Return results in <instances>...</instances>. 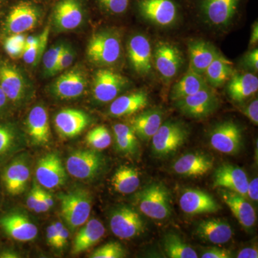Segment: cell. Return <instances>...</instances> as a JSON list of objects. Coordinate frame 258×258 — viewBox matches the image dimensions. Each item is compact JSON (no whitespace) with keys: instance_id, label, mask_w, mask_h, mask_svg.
Wrapping results in <instances>:
<instances>
[{"instance_id":"6da1fadb","label":"cell","mask_w":258,"mask_h":258,"mask_svg":"<svg viewBox=\"0 0 258 258\" xmlns=\"http://www.w3.org/2000/svg\"><path fill=\"white\" fill-rule=\"evenodd\" d=\"M136 204L144 215L154 220H165L171 214L170 192L161 183L147 185L135 195Z\"/></svg>"},{"instance_id":"7a4b0ae2","label":"cell","mask_w":258,"mask_h":258,"mask_svg":"<svg viewBox=\"0 0 258 258\" xmlns=\"http://www.w3.org/2000/svg\"><path fill=\"white\" fill-rule=\"evenodd\" d=\"M61 215L70 229L76 230L87 222L92 208V198L87 190L77 188L59 195Z\"/></svg>"},{"instance_id":"3957f363","label":"cell","mask_w":258,"mask_h":258,"mask_svg":"<svg viewBox=\"0 0 258 258\" xmlns=\"http://www.w3.org/2000/svg\"><path fill=\"white\" fill-rule=\"evenodd\" d=\"M189 136V128L184 123L167 120L161 123L152 138L153 153L158 157H170L184 146Z\"/></svg>"},{"instance_id":"277c9868","label":"cell","mask_w":258,"mask_h":258,"mask_svg":"<svg viewBox=\"0 0 258 258\" xmlns=\"http://www.w3.org/2000/svg\"><path fill=\"white\" fill-rule=\"evenodd\" d=\"M86 54L88 60L99 66H111L118 62L121 55L119 35L103 31L93 35L89 40Z\"/></svg>"},{"instance_id":"5b68a950","label":"cell","mask_w":258,"mask_h":258,"mask_svg":"<svg viewBox=\"0 0 258 258\" xmlns=\"http://www.w3.org/2000/svg\"><path fill=\"white\" fill-rule=\"evenodd\" d=\"M135 6L142 18L161 27L175 23L181 8L179 0H135Z\"/></svg>"},{"instance_id":"8992f818","label":"cell","mask_w":258,"mask_h":258,"mask_svg":"<svg viewBox=\"0 0 258 258\" xmlns=\"http://www.w3.org/2000/svg\"><path fill=\"white\" fill-rule=\"evenodd\" d=\"M246 0H195L196 9L207 23L227 26L233 20Z\"/></svg>"},{"instance_id":"52a82bcc","label":"cell","mask_w":258,"mask_h":258,"mask_svg":"<svg viewBox=\"0 0 258 258\" xmlns=\"http://www.w3.org/2000/svg\"><path fill=\"white\" fill-rule=\"evenodd\" d=\"M105 164L104 157L96 150H77L69 156L66 170L79 179H91L99 174Z\"/></svg>"},{"instance_id":"ba28073f","label":"cell","mask_w":258,"mask_h":258,"mask_svg":"<svg viewBox=\"0 0 258 258\" xmlns=\"http://www.w3.org/2000/svg\"><path fill=\"white\" fill-rule=\"evenodd\" d=\"M220 106L217 95L208 87L175 101L179 111L190 118L200 119L212 115Z\"/></svg>"},{"instance_id":"9c48e42d","label":"cell","mask_w":258,"mask_h":258,"mask_svg":"<svg viewBox=\"0 0 258 258\" xmlns=\"http://www.w3.org/2000/svg\"><path fill=\"white\" fill-rule=\"evenodd\" d=\"M210 143L222 154H238L242 147V131L233 120H225L215 125L210 134Z\"/></svg>"},{"instance_id":"30bf717a","label":"cell","mask_w":258,"mask_h":258,"mask_svg":"<svg viewBox=\"0 0 258 258\" xmlns=\"http://www.w3.org/2000/svg\"><path fill=\"white\" fill-rule=\"evenodd\" d=\"M112 232L122 240H130L143 233L145 223L138 212L128 206L117 208L111 214Z\"/></svg>"},{"instance_id":"8fae6325","label":"cell","mask_w":258,"mask_h":258,"mask_svg":"<svg viewBox=\"0 0 258 258\" xmlns=\"http://www.w3.org/2000/svg\"><path fill=\"white\" fill-rule=\"evenodd\" d=\"M128 84L124 76L110 69H99L93 79V95L99 103L113 101Z\"/></svg>"},{"instance_id":"7c38bea8","label":"cell","mask_w":258,"mask_h":258,"mask_svg":"<svg viewBox=\"0 0 258 258\" xmlns=\"http://www.w3.org/2000/svg\"><path fill=\"white\" fill-rule=\"evenodd\" d=\"M35 176L37 182L48 189H55L66 182L67 175L60 156L49 153L37 162Z\"/></svg>"},{"instance_id":"4fadbf2b","label":"cell","mask_w":258,"mask_h":258,"mask_svg":"<svg viewBox=\"0 0 258 258\" xmlns=\"http://www.w3.org/2000/svg\"><path fill=\"white\" fill-rule=\"evenodd\" d=\"M184 63L182 52L175 45L160 42L154 51V64L158 72L166 81L174 79Z\"/></svg>"},{"instance_id":"5bb4252c","label":"cell","mask_w":258,"mask_h":258,"mask_svg":"<svg viewBox=\"0 0 258 258\" xmlns=\"http://www.w3.org/2000/svg\"><path fill=\"white\" fill-rule=\"evenodd\" d=\"M40 12L32 3L22 2L13 7L6 20V29L11 35L23 34L36 26Z\"/></svg>"},{"instance_id":"9a60e30c","label":"cell","mask_w":258,"mask_h":258,"mask_svg":"<svg viewBox=\"0 0 258 258\" xmlns=\"http://www.w3.org/2000/svg\"><path fill=\"white\" fill-rule=\"evenodd\" d=\"M127 53L132 69L141 76H147L152 69V52L150 42L143 35H136L129 40Z\"/></svg>"},{"instance_id":"2e32d148","label":"cell","mask_w":258,"mask_h":258,"mask_svg":"<svg viewBox=\"0 0 258 258\" xmlns=\"http://www.w3.org/2000/svg\"><path fill=\"white\" fill-rule=\"evenodd\" d=\"M248 179L243 169L232 164H222L214 173V187L230 190L247 197Z\"/></svg>"},{"instance_id":"e0dca14e","label":"cell","mask_w":258,"mask_h":258,"mask_svg":"<svg viewBox=\"0 0 258 258\" xmlns=\"http://www.w3.org/2000/svg\"><path fill=\"white\" fill-rule=\"evenodd\" d=\"M0 226L10 237L20 242L34 240L38 233L37 226L26 215L18 212L1 217Z\"/></svg>"},{"instance_id":"ac0fdd59","label":"cell","mask_w":258,"mask_h":258,"mask_svg":"<svg viewBox=\"0 0 258 258\" xmlns=\"http://www.w3.org/2000/svg\"><path fill=\"white\" fill-rule=\"evenodd\" d=\"M89 115L81 110L66 108L56 115V131L62 138H74L89 125Z\"/></svg>"},{"instance_id":"d6986e66","label":"cell","mask_w":258,"mask_h":258,"mask_svg":"<svg viewBox=\"0 0 258 258\" xmlns=\"http://www.w3.org/2000/svg\"><path fill=\"white\" fill-rule=\"evenodd\" d=\"M179 206L187 215L215 213L220 206L212 195L199 189H186L179 198Z\"/></svg>"},{"instance_id":"ffe728a7","label":"cell","mask_w":258,"mask_h":258,"mask_svg":"<svg viewBox=\"0 0 258 258\" xmlns=\"http://www.w3.org/2000/svg\"><path fill=\"white\" fill-rule=\"evenodd\" d=\"M218 191L222 200L230 208L240 225L247 230L252 228L256 222V213L253 207L245 198L240 194L222 188Z\"/></svg>"},{"instance_id":"44dd1931","label":"cell","mask_w":258,"mask_h":258,"mask_svg":"<svg viewBox=\"0 0 258 258\" xmlns=\"http://www.w3.org/2000/svg\"><path fill=\"white\" fill-rule=\"evenodd\" d=\"M86 88V79L79 70L74 69L61 75L52 85V93L63 100L74 99L82 96Z\"/></svg>"},{"instance_id":"7402d4cb","label":"cell","mask_w":258,"mask_h":258,"mask_svg":"<svg viewBox=\"0 0 258 258\" xmlns=\"http://www.w3.org/2000/svg\"><path fill=\"white\" fill-rule=\"evenodd\" d=\"M0 86L8 99L13 103H20L25 98L26 86L21 73L3 61H0Z\"/></svg>"},{"instance_id":"603a6c76","label":"cell","mask_w":258,"mask_h":258,"mask_svg":"<svg viewBox=\"0 0 258 258\" xmlns=\"http://www.w3.org/2000/svg\"><path fill=\"white\" fill-rule=\"evenodd\" d=\"M212 167V157L200 152L184 154L173 164V170L185 177L203 176L208 174Z\"/></svg>"},{"instance_id":"cb8c5ba5","label":"cell","mask_w":258,"mask_h":258,"mask_svg":"<svg viewBox=\"0 0 258 258\" xmlns=\"http://www.w3.org/2000/svg\"><path fill=\"white\" fill-rule=\"evenodd\" d=\"M83 20V12L79 0H60L56 5L53 21L58 30H74L79 28Z\"/></svg>"},{"instance_id":"d4e9b609","label":"cell","mask_w":258,"mask_h":258,"mask_svg":"<svg viewBox=\"0 0 258 258\" xmlns=\"http://www.w3.org/2000/svg\"><path fill=\"white\" fill-rule=\"evenodd\" d=\"M30 169L23 158H18L7 166L3 173V180L5 189L10 195H21L28 186Z\"/></svg>"},{"instance_id":"484cf974","label":"cell","mask_w":258,"mask_h":258,"mask_svg":"<svg viewBox=\"0 0 258 258\" xmlns=\"http://www.w3.org/2000/svg\"><path fill=\"white\" fill-rule=\"evenodd\" d=\"M195 234L201 240L215 244H225L232 239L233 232L228 222L220 218H210L200 222Z\"/></svg>"},{"instance_id":"4316f807","label":"cell","mask_w":258,"mask_h":258,"mask_svg":"<svg viewBox=\"0 0 258 258\" xmlns=\"http://www.w3.org/2000/svg\"><path fill=\"white\" fill-rule=\"evenodd\" d=\"M189 68L197 74L204 76L212 61L220 53L216 47L203 40H191L188 44Z\"/></svg>"},{"instance_id":"83f0119b","label":"cell","mask_w":258,"mask_h":258,"mask_svg":"<svg viewBox=\"0 0 258 258\" xmlns=\"http://www.w3.org/2000/svg\"><path fill=\"white\" fill-rule=\"evenodd\" d=\"M27 130L34 144L45 145L50 142V127L48 114L43 106H37L29 113Z\"/></svg>"},{"instance_id":"f1b7e54d","label":"cell","mask_w":258,"mask_h":258,"mask_svg":"<svg viewBox=\"0 0 258 258\" xmlns=\"http://www.w3.org/2000/svg\"><path fill=\"white\" fill-rule=\"evenodd\" d=\"M227 83V94L237 103H242L257 92V77L250 73H235Z\"/></svg>"},{"instance_id":"f546056e","label":"cell","mask_w":258,"mask_h":258,"mask_svg":"<svg viewBox=\"0 0 258 258\" xmlns=\"http://www.w3.org/2000/svg\"><path fill=\"white\" fill-rule=\"evenodd\" d=\"M149 101V96L146 91H136L115 98L110 106L109 113L113 117L133 115L146 108Z\"/></svg>"},{"instance_id":"4dcf8cb0","label":"cell","mask_w":258,"mask_h":258,"mask_svg":"<svg viewBox=\"0 0 258 258\" xmlns=\"http://www.w3.org/2000/svg\"><path fill=\"white\" fill-rule=\"evenodd\" d=\"M163 113L159 109H149L136 115L131 127L138 138L147 142L154 137L162 123Z\"/></svg>"},{"instance_id":"1f68e13d","label":"cell","mask_w":258,"mask_h":258,"mask_svg":"<svg viewBox=\"0 0 258 258\" xmlns=\"http://www.w3.org/2000/svg\"><path fill=\"white\" fill-rule=\"evenodd\" d=\"M104 234L105 227L100 220L93 218L86 222L75 237L72 253L80 254L91 248Z\"/></svg>"},{"instance_id":"d6a6232c","label":"cell","mask_w":258,"mask_h":258,"mask_svg":"<svg viewBox=\"0 0 258 258\" xmlns=\"http://www.w3.org/2000/svg\"><path fill=\"white\" fill-rule=\"evenodd\" d=\"M208 87L210 86L203 76L197 74L189 67L182 78L173 86L171 99L176 101Z\"/></svg>"},{"instance_id":"836d02e7","label":"cell","mask_w":258,"mask_h":258,"mask_svg":"<svg viewBox=\"0 0 258 258\" xmlns=\"http://www.w3.org/2000/svg\"><path fill=\"white\" fill-rule=\"evenodd\" d=\"M235 73L232 62L220 53L205 71V79L212 87L219 88L224 86Z\"/></svg>"},{"instance_id":"e575fe53","label":"cell","mask_w":258,"mask_h":258,"mask_svg":"<svg viewBox=\"0 0 258 258\" xmlns=\"http://www.w3.org/2000/svg\"><path fill=\"white\" fill-rule=\"evenodd\" d=\"M111 184L117 192L128 195L135 192L140 184L139 171L128 166H120L115 171Z\"/></svg>"},{"instance_id":"d590c367","label":"cell","mask_w":258,"mask_h":258,"mask_svg":"<svg viewBox=\"0 0 258 258\" xmlns=\"http://www.w3.org/2000/svg\"><path fill=\"white\" fill-rule=\"evenodd\" d=\"M117 150L126 155H135L139 151L138 137L132 127L123 123L113 126Z\"/></svg>"},{"instance_id":"8d00e7d4","label":"cell","mask_w":258,"mask_h":258,"mask_svg":"<svg viewBox=\"0 0 258 258\" xmlns=\"http://www.w3.org/2000/svg\"><path fill=\"white\" fill-rule=\"evenodd\" d=\"M164 252L170 258H198L196 251L188 245L180 236L169 232L163 239Z\"/></svg>"},{"instance_id":"74e56055","label":"cell","mask_w":258,"mask_h":258,"mask_svg":"<svg viewBox=\"0 0 258 258\" xmlns=\"http://www.w3.org/2000/svg\"><path fill=\"white\" fill-rule=\"evenodd\" d=\"M50 34V26L44 29L43 32L39 35V41L32 46L25 47L23 55V60L29 64H35L41 58Z\"/></svg>"},{"instance_id":"f35d334b","label":"cell","mask_w":258,"mask_h":258,"mask_svg":"<svg viewBox=\"0 0 258 258\" xmlns=\"http://www.w3.org/2000/svg\"><path fill=\"white\" fill-rule=\"evenodd\" d=\"M86 141L93 149L103 150L111 145V136L106 127L98 125L88 132Z\"/></svg>"},{"instance_id":"ab89813d","label":"cell","mask_w":258,"mask_h":258,"mask_svg":"<svg viewBox=\"0 0 258 258\" xmlns=\"http://www.w3.org/2000/svg\"><path fill=\"white\" fill-rule=\"evenodd\" d=\"M26 37L23 34H14L6 38L4 43L5 50L10 57L18 59L23 57Z\"/></svg>"},{"instance_id":"60d3db41","label":"cell","mask_w":258,"mask_h":258,"mask_svg":"<svg viewBox=\"0 0 258 258\" xmlns=\"http://www.w3.org/2000/svg\"><path fill=\"white\" fill-rule=\"evenodd\" d=\"M125 251L118 242H108L96 249L90 257L91 258H122L124 257Z\"/></svg>"},{"instance_id":"b9f144b4","label":"cell","mask_w":258,"mask_h":258,"mask_svg":"<svg viewBox=\"0 0 258 258\" xmlns=\"http://www.w3.org/2000/svg\"><path fill=\"white\" fill-rule=\"evenodd\" d=\"M64 45L62 44L55 45L51 47L42 57V62H43L44 70L47 76H52L54 73L57 62H58L59 57L62 49Z\"/></svg>"},{"instance_id":"7bdbcfd3","label":"cell","mask_w":258,"mask_h":258,"mask_svg":"<svg viewBox=\"0 0 258 258\" xmlns=\"http://www.w3.org/2000/svg\"><path fill=\"white\" fill-rule=\"evenodd\" d=\"M16 143V136L13 128L0 125V156L10 152Z\"/></svg>"},{"instance_id":"ee69618b","label":"cell","mask_w":258,"mask_h":258,"mask_svg":"<svg viewBox=\"0 0 258 258\" xmlns=\"http://www.w3.org/2000/svg\"><path fill=\"white\" fill-rule=\"evenodd\" d=\"M102 9L112 15H122L128 10L132 0H98Z\"/></svg>"},{"instance_id":"f6af8a7d","label":"cell","mask_w":258,"mask_h":258,"mask_svg":"<svg viewBox=\"0 0 258 258\" xmlns=\"http://www.w3.org/2000/svg\"><path fill=\"white\" fill-rule=\"evenodd\" d=\"M74 60V52L71 47L64 46L61 52L58 62L54 70L53 75L67 69L72 64Z\"/></svg>"},{"instance_id":"bcb514c9","label":"cell","mask_w":258,"mask_h":258,"mask_svg":"<svg viewBox=\"0 0 258 258\" xmlns=\"http://www.w3.org/2000/svg\"><path fill=\"white\" fill-rule=\"evenodd\" d=\"M233 257L232 252L228 249L212 247L202 254V258H231Z\"/></svg>"},{"instance_id":"7dc6e473","label":"cell","mask_w":258,"mask_h":258,"mask_svg":"<svg viewBox=\"0 0 258 258\" xmlns=\"http://www.w3.org/2000/svg\"><path fill=\"white\" fill-rule=\"evenodd\" d=\"M244 64L249 69L257 72L258 70V49L249 51L244 57Z\"/></svg>"},{"instance_id":"c3c4849f","label":"cell","mask_w":258,"mask_h":258,"mask_svg":"<svg viewBox=\"0 0 258 258\" xmlns=\"http://www.w3.org/2000/svg\"><path fill=\"white\" fill-rule=\"evenodd\" d=\"M40 187L36 183H34L31 190L29 192L28 198H27V206L29 210L33 211L35 205H36L37 200H38L39 194H40Z\"/></svg>"},{"instance_id":"681fc988","label":"cell","mask_w":258,"mask_h":258,"mask_svg":"<svg viewBox=\"0 0 258 258\" xmlns=\"http://www.w3.org/2000/svg\"><path fill=\"white\" fill-rule=\"evenodd\" d=\"M54 224L58 236V249H61L67 244L69 235V231L60 222H56Z\"/></svg>"},{"instance_id":"f907efd6","label":"cell","mask_w":258,"mask_h":258,"mask_svg":"<svg viewBox=\"0 0 258 258\" xmlns=\"http://www.w3.org/2000/svg\"><path fill=\"white\" fill-rule=\"evenodd\" d=\"M244 113L247 115V118L253 122L254 124L258 123V101L257 99L254 100L246 107L244 110Z\"/></svg>"},{"instance_id":"816d5d0a","label":"cell","mask_w":258,"mask_h":258,"mask_svg":"<svg viewBox=\"0 0 258 258\" xmlns=\"http://www.w3.org/2000/svg\"><path fill=\"white\" fill-rule=\"evenodd\" d=\"M46 237L49 245L55 247L56 249H58V236H57V232L56 230L55 224H51L47 227Z\"/></svg>"},{"instance_id":"f5cc1de1","label":"cell","mask_w":258,"mask_h":258,"mask_svg":"<svg viewBox=\"0 0 258 258\" xmlns=\"http://www.w3.org/2000/svg\"><path fill=\"white\" fill-rule=\"evenodd\" d=\"M247 197L252 201L257 202L258 200V179L254 178L248 183L247 190Z\"/></svg>"},{"instance_id":"db71d44e","label":"cell","mask_w":258,"mask_h":258,"mask_svg":"<svg viewBox=\"0 0 258 258\" xmlns=\"http://www.w3.org/2000/svg\"><path fill=\"white\" fill-rule=\"evenodd\" d=\"M50 210V208L47 207L46 203H45V199L43 197V189H40V194H39L38 200H37L36 205L34 208L33 211L37 213H42Z\"/></svg>"},{"instance_id":"11a10c76","label":"cell","mask_w":258,"mask_h":258,"mask_svg":"<svg viewBox=\"0 0 258 258\" xmlns=\"http://www.w3.org/2000/svg\"><path fill=\"white\" fill-rule=\"evenodd\" d=\"M238 258H257L258 251L257 247H245L237 254Z\"/></svg>"},{"instance_id":"9f6ffc18","label":"cell","mask_w":258,"mask_h":258,"mask_svg":"<svg viewBox=\"0 0 258 258\" xmlns=\"http://www.w3.org/2000/svg\"><path fill=\"white\" fill-rule=\"evenodd\" d=\"M258 41V25L257 22L254 23L252 26V33H251L250 40H249V47L255 46Z\"/></svg>"},{"instance_id":"6f0895ef","label":"cell","mask_w":258,"mask_h":258,"mask_svg":"<svg viewBox=\"0 0 258 258\" xmlns=\"http://www.w3.org/2000/svg\"><path fill=\"white\" fill-rule=\"evenodd\" d=\"M8 100L6 95H5L3 88H2L1 86H0V111H2L4 109L5 106H6L7 101H8Z\"/></svg>"},{"instance_id":"680465c9","label":"cell","mask_w":258,"mask_h":258,"mask_svg":"<svg viewBox=\"0 0 258 258\" xmlns=\"http://www.w3.org/2000/svg\"><path fill=\"white\" fill-rule=\"evenodd\" d=\"M43 197L44 199H45V201L47 204V207H48L50 210L54 205L53 198H52V197L51 196L50 194L47 193V191H45V190H43Z\"/></svg>"},{"instance_id":"91938a15","label":"cell","mask_w":258,"mask_h":258,"mask_svg":"<svg viewBox=\"0 0 258 258\" xmlns=\"http://www.w3.org/2000/svg\"><path fill=\"white\" fill-rule=\"evenodd\" d=\"M18 257V254L15 253L14 252H12V251H5V252L0 254V257L3 258H16Z\"/></svg>"}]
</instances>
